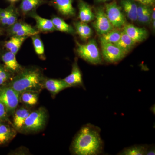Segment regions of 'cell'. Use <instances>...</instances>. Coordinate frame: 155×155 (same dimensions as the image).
Returning a JSON list of instances; mask_svg holds the SVG:
<instances>
[{
  "instance_id": "1",
  "label": "cell",
  "mask_w": 155,
  "mask_h": 155,
  "mask_svg": "<svg viewBox=\"0 0 155 155\" xmlns=\"http://www.w3.org/2000/svg\"><path fill=\"white\" fill-rule=\"evenodd\" d=\"M99 127L90 123L83 125L75 134L70 147L73 155H98L102 153L104 143Z\"/></svg>"
},
{
  "instance_id": "2",
  "label": "cell",
  "mask_w": 155,
  "mask_h": 155,
  "mask_svg": "<svg viewBox=\"0 0 155 155\" xmlns=\"http://www.w3.org/2000/svg\"><path fill=\"white\" fill-rule=\"evenodd\" d=\"M45 78L42 69L40 67H23L7 84L19 93L26 91L40 93L44 88Z\"/></svg>"
},
{
  "instance_id": "3",
  "label": "cell",
  "mask_w": 155,
  "mask_h": 155,
  "mask_svg": "<svg viewBox=\"0 0 155 155\" xmlns=\"http://www.w3.org/2000/svg\"><path fill=\"white\" fill-rule=\"evenodd\" d=\"M48 112L43 107L31 111L25 119L21 129V133H37L44 129L47 122Z\"/></svg>"
},
{
  "instance_id": "4",
  "label": "cell",
  "mask_w": 155,
  "mask_h": 155,
  "mask_svg": "<svg viewBox=\"0 0 155 155\" xmlns=\"http://www.w3.org/2000/svg\"><path fill=\"white\" fill-rule=\"evenodd\" d=\"M76 53L80 58L93 65L102 64L101 56L94 40H90L85 44H81L77 41H76Z\"/></svg>"
},
{
  "instance_id": "5",
  "label": "cell",
  "mask_w": 155,
  "mask_h": 155,
  "mask_svg": "<svg viewBox=\"0 0 155 155\" xmlns=\"http://www.w3.org/2000/svg\"><path fill=\"white\" fill-rule=\"evenodd\" d=\"M20 95L8 84L0 86V102L7 108L10 116L13 115L18 107Z\"/></svg>"
},
{
  "instance_id": "6",
  "label": "cell",
  "mask_w": 155,
  "mask_h": 155,
  "mask_svg": "<svg viewBox=\"0 0 155 155\" xmlns=\"http://www.w3.org/2000/svg\"><path fill=\"white\" fill-rule=\"evenodd\" d=\"M104 9L106 15L113 27L121 28L126 24L125 16L121 7L116 1L106 4Z\"/></svg>"
},
{
  "instance_id": "7",
  "label": "cell",
  "mask_w": 155,
  "mask_h": 155,
  "mask_svg": "<svg viewBox=\"0 0 155 155\" xmlns=\"http://www.w3.org/2000/svg\"><path fill=\"white\" fill-rule=\"evenodd\" d=\"M7 35L10 36L19 37L32 36L39 34L36 28L30 24L22 21H17L16 23L5 29Z\"/></svg>"
},
{
  "instance_id": "8",
  "label": "cell",
  "mask_w": 155,
  "mask_h": 155,
  "mask_svg": "<svg viewBox=\"0 0 155 155\" xmlns=\"http://www.w3.org/2000/svg\"><path fill=\"white\" fill-rule=\"evenodd\" d=\"M103 59L107 63L116 64L124 58L126 54L115 45L101 43Z\"/></svg>"
},
{
  "instance_id": "9",
  "label": "cell",
  "mask_w": 155,
  "mask_h": 155,
  "mask_svg": "<svg viewBox=\"0 0 155 155\" xmlns=\"http://www.w3.org/2000/svg\"><path fill=\"white\" fill-rule=\"evenodd\" d=\"M94 19V27L97 33L101 35L107 33L114 28L106 15L104 8L102 6L96 9Z\"/></svg>"
},
{
  "instance_id": "10",
  "label": "cell",
  "mask_w": 155,
  "mask_h": 155,
  "mask_svg": "<svg viewBox=\"0 0 155 155\" xmlns=\"http://www.w3.org/2000/svg\"><path fill=\"white\" fill-rule=\"evenodd\" d=\"M0 61L14 75L21 71L23 68L17 62L16 54L6 49L0 51Z\"/></svg>"
},
{
  "instance_id": "11",
  "label": "cell",
  "mask_w": 155,
  "mask_h": 155,
  "mask_svg": "<svg viewBox=\"0 0 155 155\" xmlns=\"http://www.w3.org/2000/svg\"><path fill=\"white\" fill-rule=\"evenodd\" d=\"M74 0H48L50 5L53 6L59 14L64 17H75L76 10L72 5Z\"/></svg>"
},
{
  "instance_id": "12",
  "label": "cell",
  "mask_w": 155,
  "mask_h": 155,
  "mask_svg": "<svg viewBox=\"0 0 155 155\" xmlns=\"http://www.w3.org/2000/svg\"><path fill=\"white\" fill-rule=\"evenodd\" d=\"M63 79L71 87H80L85 89L82 74L78 67L77 59H75L72 64V71L70 75Z\"/></svg>"
},
{
  "instance_id": "13",
  "label": "cell",
  "mask_w": 155,
  "mask_h": 155,
  "mask_svg": "<svg viewBox=\"0 0 155 155\" xmlns=\"http://www.w3.org/2000/svg\"><path fill=\"white\" fill-rule=\"evenodd\" d=\"M123 29L136 43L143 41L148 36L147 31L145 28L137 27L133 24H125Z\"/></svg>"
},
{
  "instance_id": "14",
  "label": "cell",
  "mask_w": 155,
  "mask_h": 155,
  "mask_svg": "<svg viewBox=\"0 0 155 155\" xmlns=\"http://www.w3.org/2000/svg\"><path fill=\"white\" fill-rule=\"evenodd\" d=\"M44 86L51 93L53 97L62 91L71 87L64 79L47 78L45 79Z\"/></svg>"
},
{
  "instance_id": "15",
  "label": "cell",
  "mask_w": 155,
  "mask_h": 155,
  "mask_svg": "<svg viewBox=\"0 0 155 155\" xmlns=\"http://www.w3.org/2000/svg\"><path fill=\"white\" fill-rule=\"evenodd\" d=\"M17 132L11 122L0 124V146L10 142L16 137Z\"/></svg>"
},
{
  "instance_id": "16",
  "label": "cell",
  "mask_w": 155,
  "mask_h": 155,
  "mask_svg": "<svg viewBox=\"0 0 155 155\" xmlns=\"http://www.w3.org/2000/svg\"><path fill=\"white\" fill-rule=\"evenodd\" d=\"M31 111L27 107H21L17 108L13 114L12 124L17 132H20L25 119Z\"/></svg>"
},
{
  "instance_id": "17",
  "label": "cell",
  "mask_w": 155,
  "mask_h": 155,
  "mask_svg": "<svg viewBox=\"0 0 155 155\" xmlns=\"http://www.w3.org/2000/svg\"><path fill=\"white\" fill-rule=\"evenodd\" d=\"M48 3V0H22L19 11L24 17L36 11L40 6Z\"/></svg>"
},
{
  "instance_id": "18",
  "label": "cell",
  "mask_w": 155,
  "mask_h": 155,
  "mask_svg": "<svg viewBox=\"0 0 155 155\" xmlns=\"http://www.w3.org/2000/svg\"><path fill=\"white\" fill-rule=\"evenodd\" d=\"M32 17L36 22L35 28L40 32L48 33L53 32L56 31L51 19H45L39 16L36 12H33L29 15Z\"/></svg>"
},
{
  "instance_id": "19",
  "label": "cell",
  "mask_w": 155,
  "mask_h": 155,
  "mask_svg": "<svg viewBox=\"0 0 155 155\" xmlns=\"http://www.w3.org/2000/svg\"><path fill=\"white\" fill-rule=\"evenodd\" d=\"M78 7L79 19L81 22L88 23L95 18V14L91 6L83 0H78Z\"/></svg>"
},
{
  "instance_id": "20",
  "label": "cell",
  "mask_w": 155,
  "mask_h": 155,
  "mask_svg": "<svg viewBox=\"0 0 155 155\" xmlns=\"http://www.w3.org/2000/svg\"><path fill=\"white\" fill-rule=\"evenodd\" d=\"M120 7L127 18L132 22L137 21V3L134 0H120Z\"/></svg>"
},
{
  "instance_id": "21",
  "label": "cell",
  "mask_w": 155,
  "mask_h": 155,
  "mask_svg": "<svg viewBox=\"0 0 155 155\" xmlns=\"http://www.w3.org/2000/svg\"><path fill=\"white\" fill-rule=\"evenodd\" d=\"M137 21L142 24H149L152 21L153 6L137 3Z\"/></svg>"
},
{
  "instance_id": "22",
  "label": "cell",
  "mask_w": 155,
  "mask_h": 155,
  "mask_svg": "<svg viewBox=\"0 0 155 155\" xmlns=\"http://www.w3.org/2000/svg\"><path fill=\"white\" fill-rule=\"evenodd\" d=\"M28 37H26L11 36L10 39L5 42L4 46L6 50L15 54L18 53L23 42Z\"/></svg>"
},
{
  "instance_id": "23",
  "label": "cell",
  "mask_w": 155,
  "mask_h": 155,
  "mask_svg": "<svg viewBox=\"0 0 155 155\" xmlns=\"http://www.w3.org/2000/svg\"><path fill=\"white\" fill-rule=\"evenodd\" d=\"M19 11L14 3L12 4V8L8 15L4 19L0 20V25L5 30L18 21Z\"/></svg>"
},
{
  "instance_id": "24",
  "label": "cell",
  "mask_w": 155,
  "mask_h": 155,
  "mask_svg": "<svg viewBox=\"0 0 155 155\" xmlns=\"http://www.w3.org/2000/svg\"><path fill=\"white\" fill-rule=\"evenodd\" d=\"M135 43L136 42L123 31L121 32V37L119 40L114 45L127 54L132 49Z\"/></svg>"
},
{
  "instance_id": "25",
  "label": "cell",
  "mask_w": 155,
  "mask_h": 155,
  "mask_svg": "<svg viewBox=\"0 0 155 155\" xmlns=\"http://www.w3.org/2000/svg\"><path fill=\"white\" fill-rule=\"evenodd\" d=\"M39 93L32 91L22 92L20 93L19 102L22 103L27 107L36 105L38 102Z\"/></svg>"
},
{
  "instance_id": "26",
  "label": "cell",
  "mask_w": 155,
  "mask_h": 155,
  "mask_svg": "<svg viewBox=\"0 0 155 155\" xmlns=\"http://www.w3.org/2000/svg\"><path fill=\"white\" fill-rule=\"evenodd\" d=\"M74 25L75 32L81 39L86 41L91 36L92 30L87 23L79 21L74 22Z\"/></svg>"
},
{
  "instance_id": "27",
  "label": "cell",
  "mask_w": 155,
  "mask_h": 155,
  "mask_svg": "<svg viewBox=\"0 0 155 155\" xmlns=\"http://www.w3.org/2000/svg\"><path fill=\"white\" fill-rule=\"evenodd\" d=\"M51 20L56 30L70 34H74L75 33L74 28L71 25L67 24L64 19H61L60 17L53 16Z\"/></svg>"
},
{
  "instance_id": "28",
  "label": "cell",
  "mask_w": 155,
  "mask_h": 155,
  "mask_svg": "<svg viewBox=\"0 0 155 155\" xmlns=\"http://www.w3.org/2000/svg\"><path fill=\"white\" fill-rule=\"evenodd\" d=\"M147 145L136 144L123 149L117 154L119 155H146Z\"/></svg>"
},
{
  "instance_id": "29",
  "label": "cell",
  "mask_w": 155,
  "mask_h": 155,
  "mask_svg": "<svg viewBox=\"0 0 155 155\" xmlns=\"http://www.w3.org/2000/svg\"><path fill=\"white\" fill-rule=\"evenodd\" d=\"M121 32L117 29H114L102 35L100 37L101 43H110L115 44L118 41L121 37Z\"/></svg>"
},
{
  "instance_id": "30",
  "label": "cell",
  "mask_w": 155,
  "mask_h": 155,
  "mask_svg": "<svg viewBox=\"0 0 155 155\" xmlns=\"http://www.w3.org/2000/svg\"><path fill=\"white\" fill-rule=\"evenodd\" d=\"M32 43L35 52L39 58L42 60H45L44 45L40 37L38 35L31 36Z\"/></svg>"
},
{
  "instance_id": "31",
  "label": "cell",
  "mask_w": 155,
  "mask_h": 155,
  "mask_svg": "<svg viewBox=\"0 0 155 155\" xmlns=\"http://www.w3.org/2000/svg\"><path fill=\"white\" fill-rule=\"evenodd\" d=\"M14 76L0 61V86L8 84Z\"/></svg>"
},
{
  "instance_id": "32",
  "label": "cell",
  "mask_w": 155,
  "mask_h": 155,
  "mask_svg": "<svg viewBox=\"0 0 155 155\" xmlns=\"http://www.w3.org/2000/svg\"><path fill=\"white\" fill-rule=\"evenodd\" d=\"M10 116L7 108L4 104L0 102V119L5 121H10Z\"/></svg>"
},
{
  "instance_id": "33",
  "label": "cell",
  "mask_w": 155,
  "mask_h": 155,
  "mask_svg": "<svg viewBox=\"0 0 155 155\" xmlns=\"http://www.w3.org/2000/svg\"><path fill=\"white\" fill-rule=\"evenodd\" d=\"M137 3L146 5L153 6L154 5L155 0H134Z\"/></svg>"
},
{
  "instance_id": "34",
  "label": "cell",
  "mask_w": 155,
  "mask_h": 155,
  "mask_svg": "<svg viewBox=\"0 0 155 155\" xmlns=\"http://www.w3.org/2000/svg\"><path fill=\"white\" fill-rule=\"evenodd\" d=\"M155 154V147L153 146H149L147 150L146 153L147 155H152Z\"/></svg>"
},
{
  "instance_id": "35",
  "label": "cell",
  "mask_w": 155,
  "mask_h": 155,
  "mask_svg": "<svg viewBox=\"0 0 155 155\" xmlns=\"http://www.w3.org/2000/svg\"><path fill=\"white\" fill-rule=\"evenodd\" d=\"M155 9L154 8V9H153L152 13L151 14V19L153 21H155Z\"/></svg>"
},
{
  "instance_id": "36",
  "label": "cell",
  "mask_w": 155,
  "mask_h": 155,
  "mask_svg": "<svg viewBox=\"0 0 155 155\" xmlns=\"http://www.w3.org/2000/svg\"><path fill=\"white\" fill-rule=\"evenodd\" d=\"M5 31V29H4V28H3L0 25V36H1V35H2L3 33H4V31Z\"/></svg>"
},
{
  "instance_id": "37",
  "label": "cell",
  "mask_w": 155,
  "mask_h": 155,
  "mask_svg": "<svg viewBox=\"0 0 155 155\" xmlns=\"http://www.w3.org/2000/svg\"><path fill=\"white\" fill-rule=\"evenodd\" d=\"M96 2H108V1H110V0H94Z\"/></svg>"
},
{
  "instance_id": "38",
  "label": "cell",
  "mask_w": 155,
  "mask_h": 155,
  "mask_svg": "<svg viewBox=\"0 0 155 155\" xmlns=\"http://www.w3.org/2000/svg\"><path fill=\"white\" fill-rule=\"evenodd\" d=\"M8 1L11 2V3H14L17 2V1H19V0H8Z\"/></svg>"
},
{
  "instance_id": "39",
  "label": "cell",
  "mask_w": 155,
  "mask_h": 155,
  "mask_svg": "<svg viewBox=\"0 0 155 155\" xmlns=\"http://www.w3.org/2000/svg\"><path fill=\"white\" fill-rule=\"evenodd\" d=\"M10 122V121H4V120H1V119H0V124H2V123H4V122Z\"/></svg>"
}]
</instances>
